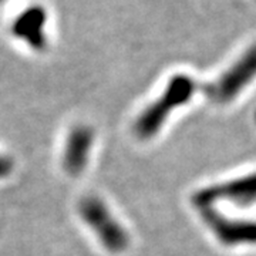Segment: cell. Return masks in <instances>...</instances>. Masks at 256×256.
<instances>
[{"instance_id": "277c9868", "label": "cell", "mask_w": 256, "mask_h": 256, "mask_svg": "<svg viewBox=\"0 0 256 256\" xmlns=\"http://www.w3.org/2000/svg\"><path fill=\"white\" fill-rule=\"evenodd\" d=\"M256 77V44L234 64L228 72L220 76L212 84H208L204 92L215 102H228L234 100L248 82Z\"/></svg>"}, {"instance_id": "ba28073f", "label": "cell", "mask_w": 256, "mask_h": 256, "mask_svg": "<svg viewBox=\"0 0 256 256\" xmlns=\"http://www.w3.org/2000/svg\"><path fill=\"white\" fill-rule=\"evenodd\" d=\"M12 2L14 0H0V8H4V6H9Z\"/></svg>"}, {"instance_id": "52a82bcc", "label": "cell", "mask_w": 256, "mask_h": 256, "mask_svg": "<svg viewBox=\"0 0 256 256\" xmlns=\"http://www.w3.org/2000/svg\"><path fill=\"white\" fill-rule=\"evenodd\" d=\"M12 171V161L6 156H0V178L6 176Z\"/></svg>"}, {"instance_id": "5b68a950", "label": "cell", "mask_w": 256, "mask_h": 256, "mask_svg": "<svg viewBox=\"0 0 256 256\" xmlns=\"http://www.w3.org/2000/svg\"><path fill=\"white\" fill-rule=\"evenodd\" d=\"M94 134L90 127L77 126L70 131L64 148V170L70 175H78L87 166L92 152Z\"/></svg>"}, {"instance_id": "6da1fadb", "label": "cell", "mask_w": 256, "mask_h": 256, "mask_svg": "<svg viewBox=\"0 0 256 256\" xmlns=\"http://www.w3.org/2000/svg\"><path fill=\"white\" fill-rule=\"evenodd\" d=\"M196 90V86L191 77L185 74H176L170 82L166 88L161 94V97L150 104L144 112L138 117L136 122V132L140 138H151L156 136L162 127L170 114L180 106L191 100L192 94Z\"/></svg>"}, {"instance_id": "3957f363", "label": "cell", "mask_w": 256, "mask_h": 256, "mask_svg": "<svg viewBox=\"0 0 256 256\" xmlns=\"http://www.w3.org/2000/svg\"><path fill=\"white\" fill-rule=\"evenodd\" d=\"M50 13L44 3L30 2L10 22V34L34 52L46 50L48 44Z\"/></svg>"}, {"instance_id": "8992f818", "label": "cell", "mask_w": 256, "mask_h": 256, "mask_svg": "<svg viewBox=\"0 0 256 256\" xmlns=\"http://www.w3.org/2000/svg\"><path fill=\"white\" fill-rule=\"evenodd\" d=\"M202 216L210 225L216 236L225 244L236 242H256V224H242L220 216V214L210 206H201Z\"/></svg>"}, {"instance_id": "7a4b0ae2", "label": "cell", "mask_w": 256, "mask_h": 256, "mask_svg": "<svg viewBox=\"0 0 256 256\" xmlns=\"http://www.w3.org/2000/svg\"><path fill=\"white\" fill-rule=\"evenodd\" d=\"M82 220L96 232L100 242L110 252L118 254L128 246V235L112 216L106 204L97 196H86L78 204Z\"/></svg>"}]
</instances>
